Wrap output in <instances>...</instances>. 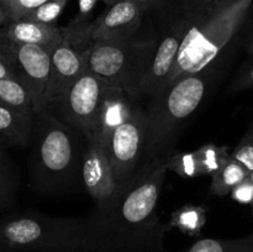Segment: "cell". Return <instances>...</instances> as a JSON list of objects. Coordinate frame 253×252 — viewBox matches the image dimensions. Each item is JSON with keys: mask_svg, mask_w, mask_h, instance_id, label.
I'll use <instances>...</instances> for the list:
<instances>
[{"mask_svg": "<svg viewBox=\"0 0 253 252\" xmlns=\"http://www.w3.org/2000/svg\"><path fill=\"white\" fill-rule=\"evenodd\" d=\"M168 155L158 156L84 217L82 252H165L158 203Z\"/></svg>", "mask_w": 253, "mask_h": 252, "instance_id": "1", "label": "cell"}, {"mask_svg": "<svg viewBox=\"0 0 253 252\" xmlns=\"http://www.w3.org/2000/svg\"><path fill=\"white\" fill-rule=\"evenodd\" d=\"M252 2L253 0H179L184 39L166 85L183 74L208 68L219 61L234 42L239 43V34Z\"/></svg>", "mask_w": 253, "mask_h": 252, "instance_id": "2", "label": "cell"}, {"mask_svg": "<svg viewBox=\"0 0 253 252\" xmlns=\"http://www.w3.org/2000/svg\"><path fill=\"white\" fill-rule=\"evenodd\" d=\"M219 61L197 73L183 74L151 98L147 111L145 162L168 155L178 130L199 109L217 76Z\"/></svg>", "mask_w": 253, "mask_h": 252, "instance_id": "3", "label": "cell"}, {"mask_svg": "<svg viewBox=\"0 0 253 252\" xmlns=\"http://www.w3.org/2000/svg\"><path fill=\"white\" fill-rule=\"evenodd\" d=\"M77 131L44 106L35 115L30 179L35 190L64 189L81 173L82 155Z\"/></svg>", "mask_w": 253, "mask_h": 252, "instance_id": "4", "label": "cell"}, {"mask_svg": "<svg viewBox=\"0 0 253 252\" xmlns=\"http://www.w3.org/2000/svg\"><path fill=\"white\" fill-rule=\"evenodd\" d=\"M84 217L35 211L0 219V246L9 252H82Z\"/></svg>", "mask_w": 253, "mask_h": 252, "instance_id": "5", "label": "cell"}, {"mask_svg": "<svg viewBox=\"0 0 253 252\" xmlns=\"http://www.w3.org/2000/svg\"><path fill=\"white\" fill-rule=\"evenodd\" d=\"M150 31L121 41H91L83 49L85 67L89 72L105 79L110 84L121 86L132 100L141 96V82L146 63L155 42V34Z\"/></svg>", "mask_w": 253, "mask_h": 252, "instance_id": "6", "label": "cell"}, {"mask_svg": "<svg viewBox=\"0 0 253 252\" xmlns=\"http://www.w3.org/2000/svg\"><path fill=\"white\" fill-rule=\"evenodd\" d=\"M146 16L152 26L155 42L141 82V96L152 98L165 88L174 66L184 39V22L179 0H167Z\"/></svg>", "mask_w": 253, "mask_h": 252, "instance_id": "7", "label": "cell"}, {"mask_svg": "<svg viewBox=\"0 0 253 252\" xmlns=\"http://www.w3.org/2000/svg\"><path fill=\"white\" fill-rule=\"evenodd\" d=\"M110 86L109 82L86 69L63 95L46 106L86 141L96 140L101 106Z\"/></svg>", "mask_w": 253, "mask_h": 252, "instance_id": "8", "label": "cell"}, {"mask_svg": "<svg viewBox=\"0 0 253 252\" xmlns=\"http://www.w3.org/2000/svg\"><path fill=\"white\" fill-rule=\"evenodd\" d=\"M147 135V114L135 105L130 118L115 128L103 142L114 177L119 187L135 174L136 166L143 156Z\"/></svg>", "mask_w": 253, "mask_h": 252, "instance_id": "9", "label": "cell"}, {"mask_svg": "<svg viewBox=\"0 0 253 252\" xmlns=\"http://www.w3.org/2000/svg\"><path fill=\"white\" fill-rule=\"evenodd\" d=\"M0 48L14 66L16 77L27 88L35 113L44 108V95L51 74V52L36 44L15 43L0 37Z\"/></svg>", "mask_w": 253, "mask_h": 252, "instance_id": "10", "label": "cell"}, {"mask_svg": "<svg viewBox=\"0 0 253 252\" xmlns=\"http://www.w3.org/2000/svg\"><path fill=\"white\" fill-rule=\"evenodd\" d=\"M146 14L132 0H118L94 21H89L90 41H121L138 34Z\"/></svg>", "mask_w": 253, "mask_h": 252, "instance_id": "11", "label": "cell"}, {"mask_svg": "<svg viewBox=\"0 0 253 252\" xmlns=\"http://www.w3.org/2000/svg\"><path fill=\"white\" fill-rule=\"evenodd\" d=\"M86 142L82 155V179L86 192L95 203H103L115 194L119 184L103 143L98 140Z\"/></svg>", "mask_w": 253, "mask_h": 252, "instance_id": "12", "label": "cell"}, {"mask_svg": "<svg viewBox=\"0 0 253 252\" xmlns=\"http://www.w3.org/2000/svg\"><path fill=\"white\" fill-rule=\"evenodd\" d=\"M85 71L83 52L78 51L64 34L61 43L51 53V74L44 95V106L63 95Z\"/></svg>", "mask_w": 253, "mask_h": 252, "instance_id": "13", "label": "cell"}, {"mask_svg": "<svg viewBox=\"0 0 253 252\" xmlns=\"http://www.w3.org/2000/svg\"><path fill=\"white\" fill-rule=\"evenodd\" d=\"M0 37L15 43L41 46L52 53V51L62 42L64 34L63 27L57 26L56 24L19 20L10 21L0 27Z\"/></svg>", "mask_w": 253, "mask_h": 252, "instance_id": "14", "label": "cell"}, {"mask_svg": "<svg viewBox=\"0 0 253 252\" xmlns=\"http://www.w3.org/2000/svg\"><path fill=\"white\" fill-rule=\"evenodd\" d=\"M35 113L0 104V145L25 148L31 145Z\"/></svg>", "mask_w": 253, "mask_h": 252, "instance_id": "15", "label": "cell"}, {"mask_svg": "<svg viewBox=\"0 0 253 252\" xmlns=\"http://www.w3.org/2000/svg\"><path fill=\"white\" fill-rule=\"evenodd\" d=\"M133 108V100L126 94V91L121 86L111 84L101 106L96 140L103 143L118 126L130 118Z\"/></svg>", "mask_w": 253, "mask_h": 252, "instance_id": "16", "label": "cell"}, {"mask_svg": "<svg viewBox=\"0 0 253 252\" xmlns=\"http://www.w3.org/2000/svg\"><path fill=\"white\" fill-rule=\"evenodd\" d=\"M250 175V172L235 158L230 157L224 166L211 175V189L212 194L217 197H225L237 184L242 182L245 178Z\"/></svg>", "mask_w": 253, "mask_h": 252, "instance_id": "17", "label": "cell"}, {"mask_svg": "<svg viewBox=\"0 0 253 252\" xmlns=\"http://www.w3.org/2000/svg\"><path fill=\"white\" fill-rule=\"evenodd\" d=\"M17 180L16 170L9 156L0 145V210H9L14 208L17 198Z\"/></svg>", "mask_w": 253, "mask_h": 252, "instance_id": "18", "label": "cell"}, {"mask_svg": "<svg viewBox=\"0 0 253 252\" xmlns=\"http://www.w3.org/2000/svg\"><path fill=\"white\" fill-rule=\"evenodd\" d=\"M180 252H253V231L239 239H202Z\"/></svg>", "mask_w": 253, "mask_h": 252, "instance_id": "19", "label": "cell"}, {"mask_svg": "<svg viewBox=\"0 0 253 252\" xmlns=\"http://www.w3.org/2000/svg\"><path fill=\"white\" fill-rule=\"evenodd\" d=\"M0 104L12 106L19 110L35 113L31 94L16 78L0 79Z\"/></svg>", "mask_w": 253, "mask_h": 252, "instance_id": "20", "label": "cell"}, {"mask_svg": "<svg viewBox=\"0 0 253 252\" xmlns=\"http://www.w3.org/2000/svg\"><path fill=\"white\" fill-rule=\"evenodd\" d=\"M198 162L200 167V174L210 175L216 173L226 161L231 157L229 148L226 146H217L214 143H207L195 151Z\"/></svg>", "mask_w": 253, "mask_h": 252, "instance_id": "21", "label": "cell"}, {"mask_svg": "<svg viewBox=\"0 0 253 252\" xmlns=\"http://www.w3.org/2000/svg\"><path fill=\"white\" fill-rule=\"evenodd\" d=\"M166 166H167L168 170H172L183 178L202 177L195 151H193V152H175L172 156L168 155Z\"/></svg>", "mask_w": 253, "mask_h": 252, "instance_id": "22", "label": "cell"}, {"mask_svg": "<svg viewBox=\"0 0 253 252\" xmlns=\"http://www.w3.org/2000/svg\"><path fill=\"white\" fill-rule=\"evenodd\" d=\"M69 0H48L41 6L25 15L21 20L41 22V24H56V20L63 12Z\"/></svg>", "mask_w": 253, "mask_h": 252, "instance_id": "23", "label": "cell"}, {"mask_svg": "<svg viewBox=\"0 0 253 252\" xmlns=\"http://www.w3.org/2000/svg\"><path fill=\"white\" fill-rule=\"evenodd\" d=\"M48 0H0L9 15L10 21H19L25 15L41 6Z\"/></svg>", "mask_w": 253, "mask_h": 252, "instance_id": "24", "label": "cell"}, {"mask_svg": "<svg viewBox=\"0 0 253 252\" xmlns=\"http://www.w3.org/2000/svg\"><path fill=\"white\" fill-rule=\"evenodd\" d=\"M249 89H253V56L247 57L230 84L231 94L249 90Z\"/></svg>", "mask_w": 253, "mask_h": 252, "instance_id": "25", "label": "cell"}, {"mask_svg": "<svg viewBox=\"0 0 253 252\" xmlns=\"http://www.w3.org/2000/svg\"><path fill=\"white\" fill-rule=\"evenodd\" d=\"M231 157L239 161L250 173L253 170V132L246 131L236 147L231 152Z\"/></svg>", "mask_w": 253, "mask_h": 252, "instance_id": "26", "label": "cell"}, {"mask_svg": "<svg viewBox=\"0 0 253 252\" xmlns=\"http://www.w3.org/2000/svg\"><path fill=\"white\" fill-rule=\"evenodd\" d=\"M239 44L246 52L247 57L253 56V2L239 34Z\"/></svg>", "mask_w": 253, "mask_h": 252, "instance_id": "27", "label": "cell"}, {"mask_svg": "<svg viewBox=\"0 0 253 252\" xmlns=\"http://www.w3.org/2000/svg\"><path fill=\"white\" fill-rule=\"evenodd\" d=\"M232 199L241 204H253V180L250 177L245 178L240 184L231 190Z\"/></svg>", "mask_w": 253, "mask_h": 252, "instance_id": "28", "label": "cell"}, {"mask_svg": "<svg viewBox=\"0 0 253 252\" xmlns=\"http://www.w3.org/2000/svg\"><path fill=\"white\" fill-rule=\"evenodd\" d=\"M1 78H16V72L9 57L0 48V79Z\"/></svg>", "mask_w": 253, "mask_h": 252, "instance_id": "29", "label": "cell"}, {"mask_svg": "<svg viewBox=\"0 0 253 252\" xmlns=\"http://www.w3.org/2000/svg\"><path fill=\"white\" fill-rule=\"evenodd\" d=\"M135 4H137L138 6L142 9V11L145 12V14H147L148 11H151L152 9H155V7L160 6L161 4H163L165 1H167V0H132Z\"/></svg>", "mask_w": 253, "mask_h": 252, "instance_id": "30", "label": "cell"}, {"mask_svg": "<svg viewBox=\"0 0 253 252\" xmlns=\"http://www.w3.org/2000/svg\"><path fill=\"white\" fill-rule=\"evenodd\" d=\"M7 22H10L9 15H7L6 10H5V7L2 6V4L0 2V27L6 25Z\"/></svg>", "mask_w": 253, "mask_h": 252, "instance_id": "31", "label": "cell"}, {"mask_svg": "<svg viewBox=\"0 0 253 252\" xmlns=\"http://www.w3.org/2000/svg\"><path fill=\"white\" fill-rule=\"evenodd\" d=\"M98 1H99V0H98ZM100 1H103L104 4H105V5H108V6H110V5H113L114 2H115V1H118V0H100Z\"/></svg>", "mask_w": 253, "mask_h": 252, "instance_id": "32", "label": "cell"}, {"mask_svg": "<svg viewBox=\"0 0 253 252\" xmlns=\"http://www.w3.org/2000/svg\"><path fill=\"white\" fill-rule=\"evenodd\" d=\"M247 131H251V132H253V120H252V123H251V125H250V127H249V130Z\"/></svg>", "mask_w": 253, "mask_h": 252, "instance_id": "33", "label": "cell"}, {"mask_svg": "<svg viewBox=\"0 0 253 252\" xmlns=\"http://www.w3.org/2000/svg\"><path fill=\"white\" fill-rule=\"evenodd\" d=\"M0 252H9V251H6V250H5V249H2V247L0 246Z\"/></svg>", "mask_w": 253, "mask_h": 252, "instance_id": "34", "label": "cell"}, {"mask_svg": "<svg viewBox=\"0 0 253 252\" xmlns=\"http://www.w3.org/2000/svg\"><path fill=\"white\" fill-rule=\"evenodd\" d=\"M249 177H250V178H251V179L253 180V170H252V172H251V173H250V175H249Z\"/></svg>", "mask_w": 253, "mask_h": 252, "instance_id": "35", "label": "cell"}, {"mask_svg": "<svg viewBox=\"0 0 253 252\" xmlns=\"http://www.w3.org/2000/svg\"><path fill=\"white\" fill-rule=\"evenodd\" d=\"M252 212H253V204H252Z\"/></svg>", "mask_w": 253, "mask_h": 252, "instance_id": "36", "label": "cell"}]
</instances>
